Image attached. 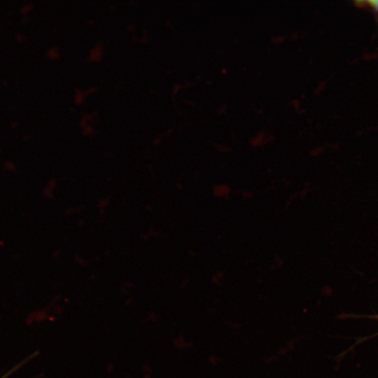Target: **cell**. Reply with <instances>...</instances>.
I'll use <instances>...</instances> for the list:
<instances>
[{
  "label": "cell",
  "mask_w": 378,
  "mask_h": 378,
  "mask_svg": "<svg viewBox=\"0 0 378 378\" xmlns=\"http://www.w3.org/2000/svg\"><path fill=\"white\" fill-rule=\"evenodd\" d=\"M357 3H360L362 4V6H365L370 8L378 16V0L363 1H358Z\"/></svg>",
  "instance_id": "cell-1"
},
{
  "label": "cell",
  "mask_w": 378,
  "mask_h": 378,
  "mask_svg": "<svg viewBox=\"0 0 378 378\" xmlns=\"http://www.w3.org/2000/svg\"><path fill=\"white\" fill-rule=\"evenodd\" d=\"M4 378V377H3Z\"/></svg>",
  "instance_id": "cell-2"
}]
</instances>
